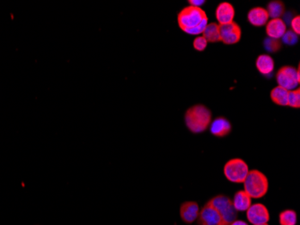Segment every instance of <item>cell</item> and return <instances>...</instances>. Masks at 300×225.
Segmentation results:
<instances>
[{
    "label": "cell",
    "mask_w": 300,
    "mask_h": 225,
    "mask_svg": "<svg viewBox=\"0 0 300 225\" xmlns=\"http://www.w3.org/2000/svg\"><path fill=\"white\" fill-rule=\"evenodd\" d=\"M288 106L290 107H293V108H300V90L299 89L289 91Z\"/></svg>",
    "instance_id": "22"
},
{
    "label": "cell",
    "mask_w": 300,
    "mask_h": 225,
    "mask_svg": "<svg viewBox=\"0 0 300 225\" xmlns=\"http://www.w3.org/2000/svg\"><path fill=\"white\" fill-rule=\"evenodd\" d=\"M282 42L285 45L292 46L299 42V35L295 34L292 30H288L282 36Z\"/></svg>",
    "instance_id": "23"
},
{
    "label": "cell",
    "mask_w": 300,
    "mask_h": 225,
    "mask_svg": "<svg viewBox=\"0 0 300 225\" xmlns=\"http://www.w3.org/2000/svg\"><path fill=\"white\" fill-rule=\"evenodd\" d=\"M232 202L234 207L237 211L246 212L252 204V198L244 190H241L235 194Z\"/></svg>",
    "instance_id": "16"
},
{
    "label": "cell",
    "mask_w": 300,
    "mask_h": 225,
    "mask_svg": "<svg viewBox=\"0 0 300 225\" xmlns=\"http://www.w3.org/2000/svg\"><path fill=\"white\" fill-rule=\"evenodd\" d=\"M220 41L227 45H236L242 37V29L238 22H232L220 25Z\"/></svg>",
    "instance_id": "8"
},
{
    "label": "cell",
    "mask_w": 300,
    "mask_h": 225,
    "mask_svg": "<svg viewBox=\"0 0 300 225\" xmlns=\"http://www.w3.org/2000/svg\"><path fill=\"white\" fill-rule=\"evenodd\" d=\"M256 68L261 75L269 77L273 73L275 63L272 57L267 54H261L256 59Z\"/></svg>",
    "instance_id": "15"
},
{
    "label": "cell",
    "mask_w": 300,
    "mask_h": 225,
    "mask_svg": "<svg viewBox=\"0 0 300 225\" xmlns=\"http://www.w3.org/2000/svg\"><path fill=\"white\" fill-rule=\"evenodd\" d=\"M283 17V22H285L286 25H287V23H290L291 20L294 18L295 15H292V12L289 11L287 12V13H284Z\"/></svg>",
    "instance_id": "26"
},
{
    "label": "cell",
    "mask_w": 300,
    "mask_h": 225,
    "mask_svg": "<svg viewBox=\"0 0 300 225\" xmlns=\"http://www.w3.org/2000/svg\"><path fill=\"white\" fill-rule=\"evenodd\" d=\"M229 225H248L245 222H243V221H241V220H236V221H234L232 224H230Z\"/></svg>",
    "instance_id": "28"
},
{
    "label": "cell",
    "mask_w": 300,
    "mask_h": 225,
    "mask_svg": "<svg viewBox=\"0 0 300 225\" xmlns=\"http://www.w3.org/2000/svg\"><path fill=\"white\" fill-rule=\"evenodd\" d=\"M203 37L208 43H218L220 42V25L216 22L208 23L204 30Z\"/></svg>",
    "instance_id": "18"
},
{
    "label": "cell",
    "mask_w": 300,
    "mask_h": 225,
    "mask_svg": "<svg viewBox=\"0 0 300 225\" xmlns=\"http://www.w3.org/2000/svg\"><path fill=\"white\" fill-rule=\"evenodd\" d=\"M248 172V165L241 158L230 159L224 167V174L227 180L236 184L243 183Z\"/></svg>",
    "instance_id": "4"
},
{
    "label": "cell",
    "mask_w": 300,
    "mask_h": 225,
    "mask_svg": "<svg viewBox=\"0 0 300 225\" xmlns=\"http://www.w3.org/2000/svg\"><path fill=\"white\" fill-rule=\"evenodd\" d=\"M235 14L234 6L228 2H222L216 9V18L220 25L234 22Z\"/></svg>",
    "instance_id": "11"
},
{
    "label": "cell",
    "mask_w": 300,
    "mask_h": 225,
    "mask_svg": "<svg viewBox=\"0 0 300 225\" xmlns=\"http://www.w3.org/2000/svg\"><path fill=\"white\" fill-rule=\"evenodd\" d=\"M212 114L210 109L203 105L190 107L184 115L187 128L193 134H200L208 129Z\"/></svg>",
    "instance_id": "2"
},
{
    "label": "cell",
    "mask_w": 300,
    "mask_h": 225,
    "mask_svg": "<svg viewBox=\"0 0 300 225\" xmlns=\"http://www.w3.org/2000/svg\"><path fill=\"white\" fill-rule=\"evenodd\" d=\"M269 225L268 224H265V225Z\"/></svg>",
    "instance_id": "29"
},
{
    "label": "cell",
    "mask_w": 300,
    "mask_h": 225,
    "mask_svg": "<svg viewBox=\"0 0 300 225\" xmlns=\"http://www.w3.org/2000/svg\"><path fill=\"white\" fill-rule=\"evenodd\" d=\"M287 31V25L281 18L272 19L267 22L266 34L272 39H280Z\"/></svg>",
    "instance_id": "12"
},
{
    "label": "cell",
    "mask_w": 300,
    "mask_h": 225,
    "mask_svg": "<svg viewBox=\"0 0 300 225\" xmlns=\"http://www.w3.org/2000/svg\"><path fill=\"white\" fill-rule=\"evenodd\" d=\"M232 131V125L225 117H218L210 124V133L217 137H225Z\"/></svg>",
    "instance_id": "14"
},
{
    "label": "cell",
    "mask_w": 300,
    "mask_h": 225,
    "mask_svg": "<svg viewBox=\"0 0 300 225\" xmlns=\"http://www.w3.org/2000/svg\"><path fill=\"white\" fill-rule=\"evenodd\" d=\"M248 22L256 27H260L265 25L269 20V15L266 9L263 7H254L247 14Z\"/></svg>",
    "instance_id": "13"
},
{
    "label": "cell",
    "mask_w": 300,
    "mask_h": 225,
    "mask_svg": "<svg viewBox=\"0 0 300 225\" xmlns=\"http://www.w3.org/2000/svg\"><path fill=\"white\" fill-rule=\"evenodd\" d=\"M298 216L294 210H284L279 215V223L280 225H297Z\"/></svg>",
    "instance_id": "20"
},
{
    "label": "cell",
    "mask_w": 300,
    "mask_h": 225,
    "mask_svg": "<svg viewBox=\"0 0 300 225\" xmlns=\"http://www.w3.org/2000/svg\"><path fill=\"white\" fill-rule=\"evenodd\" d=\"M291 25L292 31L295 34H300V16H296V17L291 20V22L289 23Z\"/></svg>",
    "instance_id": "25"
},
{
    "label": "cell",
    "mask_w": 300,
    "mask_h": 225,
    "mask_svg": "<svg viewBox=\"0 0 300 225\" xmlns=\"http://www.w3.org/2000/svg\"><path fill=\"white\" fill-rule=\"evenodd\" d=\"M199 213H200V208L197 202L187 201L181 203L180 207V216L185 224L191 225L193 222H195L198 219Z\"/></svg>",
    "instance_id": "10"
},
{
    "label": "cell",
    "mask_w": 300,
    "mask_h": 225,
    "mask_svg": "<svg viewBox=\"0 0 300 225\" xmlns=\"http://www.w3.org/2000/svg\"><path fill=\"white\" fill-rule=\"evenodd\" d=\"M247 219L252 225H265L270 220V214L266 206L262 203L251 204L246 211Z\"/></svg>",
    "instance_id": "9"
},
{
    "label": "cell",
    "mask_w": 300,
    "mask_h": 225,
    "mask_svg": "<svg viewBox=\"0 0 300 225\" xmlns=\"http://www.w3.org/2000/svg\"><path fill=\"white\" fill-rule=\"evenodd\" d=\"M208 42L204 38L203 36H198L193 41V47L196 51H203L207 48Z\"/></svg>",
    "instance_id": "24"
},
{
    "label": "cell",
    "mask_w": 300,
    "mask_h": 225,
    "mask_svg": "<svg viewBox=\"0 0 300 225\" xmlns=\"http://www.w3.org/2000/svg\"><path fill=\"white\" fill-rule=\"evenodd\" d=\"M198 225H227L222 218L219 211L207 202L200 211L198 216Z\"/></svg>",
    "instance_id": "7"
},
{
    "label": "cell",
    "mask_w": 300,
    "mask_h": 225,
    "mask_svg": "<svg viewBox=\"0 0 300 225\" xmlns=\"http://www.w3.org/2000/svg\"><path fill=\"white\" fill-rule=\"evenodd\" d=\"M267 13L269 15V17H272V19H276L282 17L285 13V6H284L283 2L281 1H271L266 9Z\"/></svg>",
    "instance_id": "19"
},
{
    "label": "cell",
    "mask_w": 300,
    "mask_h": 225,
    "mask_svg": "<svg viewBox=\"0 0 300 225\" xmlns=\"http://www.w3.org/2000/svg\"><path fill=\"white\" fill-rule=\"evenodd\" d=\"M276 80L279 87L288 91L296 90L300 82V68H296L292 66L280 68L276 73Z\"/></svg>",
    "instance_id": "6"
},
{
    "label": "cell",
    "mask_w": 300,
    "mask_h": 225,
    "mask_svg": "<svg viewBox=\"0 0 300 225\" xmlns=\"http://www.w3.org/2000/svg\"><path fill=\"white\" fill-rule=\"evenodd\" d=\"M208 202H210L212 206H214L219 211L226 225H229L238 219V211L234 207L232 200L227 196L219 195L210 199Z\"/></svg>",
    "instance_id": "5"
},
{
    "label": "cell",
    "mask_w": 300,
    "mask_h": 225,
    "mask_svg": "<svg viewBox=\"0 0 300 225\" xmlns=\"http://www.w3.org/2000/svg\"><path fill=\"white\" fill-rule=\"evenodd\" d=\"M177 21L182 32L191 35H199L202 34L206 28L208 17L200 7L189 6L178 14Z\"/></svg>",
    "instance_id": "1"
},
{
    "label": "cell",
    "mask_w": 300,
    "mask_h": 225,
    "mask_svg": "<svg viewBox=\"0 0 300 225\" xmlns=\"http://www.w3.org/2000/svg\"><path fill=\"white\" fill-rule=\"evenodd\" d=\"M289 91L281 87H276L271 91V99L278 106L287 107L288 106Z\"/></svg>",
    "instance_id": "17"
},
{
    "label": "cell",
    "mask_w": 300,
    "mask_h": 225,
    "mask_svg": "<svg viewBox=\"0 0 300 225\" xmlns=\"http://www.w3.org/2000/svg\"><path fill=\"white\" fill-rule=\"evenodd\" d=\"M188 2L190 6H196V7H200L205 4V1H201V0H189Z\"/></svg>",
    "instance_id": "27"
},
{
    "label": "cell",
    "mask_w": 300,
    "mask_h": 225,
    "mask_svg": "<svg viewBox=\"0 0 300 225\" xmlns=\"http://www.w3.org/2000/svg\"><path fill=\"white\" fill-rule=\"evenodd\" d=\"M244 191L251 198H261L264 197L269 188V181L266 176L257 169L248 172L246 179L243 181Z\"/></svg>",
    "instance_id": "3"
},
{
    "label": "cell",
    "mask_w": 300,
    "mask_h": 225,
    "mask_svg": "<svg viewBox=\"0 0 300 225\" xmlns=\"http://www.w3.org/2000/svg\"><path fill=\"white\" fill-rule=\"evenodd\" d=\"M263 47L268 52L276 53L282 48V44L280 40L272 39L270 37H267L263 41Z\"/></svg>",
    "instance_id": "21"
}]
</instances>
